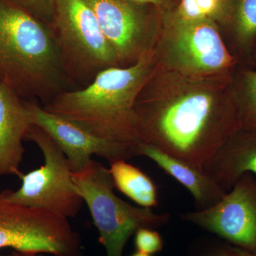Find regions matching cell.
I'll use <instances>...</instances> for the list:
<instances>
[{"label":"cell","instance_id":"obj_20","mask_svg":"<svg viewBox=\"0 0 256 256\" xmlns=\"http://www.w3.org/2000/svg\"><path fill=\"white\" fill-rule=\"evenodd\" d=\"M44 22L52 24L55 0H6Z\"/></svg>","mask_w":256,"mask_h":256},{"label":"cell","instance_id":"obj_17","mask_svg":"<svg viewBox=\"0 0 256 256\" xmlns=\"http://www.w3.org/2000/svg\"><path fill=\"white\" fill-rule=\"evenodd\" d=\"M232 86L242 128L256 130V69L238 66Z\"/></svg>","mask_w":256,"mask_h":256},{"label":"cell","instance_id":"obj_16","mask_svg":"<svg viewBox=\"0 0 256 256\" xmlns=\"http://www.w3.org/2000/svg\"><path fill=\"white\" fill-rule=\"evenodd\" d=\"M110 164L114 188L139 206L152 208L158 206V188L148 175L126 160H116Z\"/></svg>","mask_w":256,"mask_h":256},{"label":"cell","instance_id":"obj_9","mask_svg":"<svg viewBox=\"0 0 256 256\" xmlns=\"http://www.w3.org/2000/svg\"><path fill=\"white\" fill-rule=\"evenodd\" d=\"M118 58L120 67L134 65L154 50L165 11L130 0H85Z\"/></svg>","mask_w":256,"mask_h":256},{"label":"cell","instance_id":"obj_2","mask_svg":"<svg viewBox=\"0 0 256 256\" xmlns=\"http://www.w3.org/2000/svg\"><path fill=\"white\" fill-rule=\"evenodd\" d=\"M156 64L152 50L134 65L102 70L86 86L62 90L42 106L97 137L137 148L141 142L134 105Z\"/></svg>","mask_w":256,"mask_h":256},{"label":"cell","instance_id":"obj_13","mask_svg":"<svg viewBox=\"0 0 256 256\" xmlns=\"http://www.w3.org/2000/svg\"><path fill=\"white\" fill-rule=\"evenodd\" d=\"M202 169L226 192L245 173L256 176V130L239 129L204 163Z\"/></svg>","mask_w":256,"mask_h":256},{"label":"cell","instance_id":"obj_5","mask_svg":"<svg viewBox=\"0 0 256 256\" xmlns=\"http://www.w3.org/2000/svg\"><path fill=\"white\" fill-rule=\"evenodd\" d=\"M72 180L90 210L106 256H122L128 240L138 229L160 228L171 220L169 214L156 213L120 198L110 170L95 160L82 171L72 172Z\"/></svg>","mask_w":256,"mask_h":256},{"label":"cell","instance_id":"obj_15","mask_svg":"<svg viewBox=\"0 0 256 256\" xmlns=\"http://www.w3.org/2000/svg\"><path fill=\"white\" fill-rule=\"evenodd\" d=\"M136 156L149 158L181 184L191 194L197 210L213 206L226 193L200 168L170 156L151 144L140 143L136 148Z\"/></svg>","mask_w":256,"mask_h":256},{"label":"cell","instance_id":"obj_10","mask_svg":"<svg viewBox=\"0 0 256 256\" xmlns=\"http://www.w3.org/2000/svg\"><path fill=\"white\" fill-rule=\"evenodd\" d=\"M180 218L256 254V176L245 173L214 205L184 214Z\"/></svg>","mask_w":256,"mask_h":256},{"label":"cell","instance_id":"obj_14","mask_svg":"<svg viewBox=\"0 0 256 256\" xmlns=\"http://www.w3.org/2000/svg\"><path fill=\"white\" fill-rule=\"evenodd\" d=\"M214 20L238 65L254 68L252 55L256 43V0H222Z\"/></svg>","mask_w":256,"mask_h":256},{"label":"cell","instance_id":"obj_8","mask_svg":"<svg viewBox=\"0 0 256 256\" xmlns=\"http://www.w3.org/2000/svg\"><path fill=\"white\" fill-rule=\"evenodd\" d=\"M82 256V239L68 220L8 201L0 192V249Z\"/></svg>","mask_w":256,"mask_h":256},{"label":"cell","instance_id":"obj_3","mask_svg":"<svg viewBox=\"0 0 256 256\" xmlns=\"http://www.w3.org/2000/svg\"><path fill=\"white\" fill-rule=\"evenodd\" d=\"M0 85L41 106L70 86L52 26L6 0H0Z\"/></svg>","mask_w":256,"mask_h":256},{"label":"cell","instance_id":"obj_6","mask_svg":"<svg viewBox=\"0 0 256 256\" xmlns=\"http://www.w3.org/2000/svg\"><path fill=\"white\" fill-rule=\"evenodd\" d=\"M60 66L70 86H86L118 58L85 0H55L52 24Z\"/></svg>","mask_w":256,"mask_h":256},{"label":"cell","instance_id":"obj_23","mask_svg":"<svg viewBox=\"0 0 256 256\" xmlns=\"http://www.w3.org/2000/svg\"><path fill=\"white\" fill-rule=\"evenodd\" d=\"M46 254L43 252H22L13 250L10 254L3 256H47Z\"/></svg>","mask_w":256,"mask_h":256},{"label":"cell","instance_id":"obj_22","mask_svg":"<svg viewBox=\"0 0 256 256\" xmlns=\"http://www.w3.org/2000/svg\"><path fill=\"white\" fill-rule=\"evenodd\" d=\"M140 4L153 5L163 11H169L174 9V0H130Z\"/></svg>","mask_w":256,"mask_h":256},{"label":"cell","instance_id":"obj_24","mask_svg":"<svg viewBox=\"0 0 256 256\" xmlns=\"http://www.w3.org/2000/svg\"><path fill=\"white\" fill-rule=\"evenodd\" d=\"M252 66H254V68L256 69V43L255 45V48H254V52H252Z\"/></svg>","mask_w":256,"mask_h":256},{"label":"cell","instance_id":"obj_19","mask_svg":"<svg viewBox=\"0 0 256 256\" xmlns=\"http://www.w3.org/2000/svg\"><path fill=\"white\" fill-rule=\"evenodd\" d=\"M222 0H178L174 12L188 20L210 18L214 20L220 11Z\"/></svg>","mask_w":256,"mask_h":256},{"label":"cell","instance_id":"obj_11","mask_svg":"<svg viewBox=\"0 0 256 256\" xmlns=\"http://www.w3.org/2000/svg\"><path fill=\"white\" fill-rule=\"evenodd\" d=\"M32 124L42 128L63 151L72 172L84 170L94 156L111 163L136 156V148L97 137L78 124L48 112L40 104L26 101Z\"/></svg>","mask_w":256,"mask_h":256},{"label":"cell","instance_id":"obj_7","mask_svg":"<svg viewBox=\"0 0 256 256\" xmlns=\"http://www.w3.org/2000/svg\"><path fill=\"white\" fill-rule=\"evenodd\" d=\"M25 141L34 142L41 150L44 163L20 178L16 191L6 190L8 201L38 208L68 220L78 215L84 204L72 180V170L66 156L46 131L35 124L28 129Z\"/></svg>","mask_w":256,"mask_h":256},{"label":"cell","instance_id":"obj_25","mask_svg":"<svg viewBox=\"0 0 256 256\" xmlns=\"http://www.w3.org/2000/svg\"><path fill=\"white\" fill-rule=\"evenodd\" d=\"M131 256H152L151 255H149V254H144V252H136L134 254H133Z\"/></svg>","mask_w":256,"mask_h":256},{"label":"cell","instance_id":"obj_12","mask_svg":"<svg viewBox=\"0 0 256 256\" xmlns=\"http://www.w3.org/2000/svg\"><path fill=\"white\" fill-rule=\"evenodd\" d=\"M32 124L26 101L0 85V178L22 175L23 142Z\"/></svg>","mask_w":256,"mask_h":256},{"label":"cell","instance_id":"obj_1","mask_svg":"<svg viewBox=\"0 0 256 256\" xmlns=\"http://www.w3.org/2000/svg\"><path fill=\"white\" fill-rule=\"evenodd\" d=\"M232 82L229 76L188 75L156 64L134 105L140 143L202 169L242 128Z\"/></svg>","mask_w":256,"mask_h":256},{"label":"cell","instance_id":"obj_21","mask_svg":"<svg viewBox=\"0 0 256 256\" xmlns=\"http://www.w3.org/2000/svg\"><path fill=\"white\" fill-rule=\"evenodd\" d=\"M134 245L138 252L152 256L162 250L164 240L154 229L141 228L134 234Z\"/></svg>","mask_w":256,"mask_h":256},{"label":"cell","instance_id":"obj_18","mask_svg":"<svg viewBox=\"0 0 256 256\" xmlns=\"http://www.w3.org/2000/svg\"><path fill=\"white\" fill-rule=\"evenodd\" d=\"M184 256H256V254L210 234L194 239L188 244Z\"/></svg>","mask_w":256,"mask_h":256},{"label":"cell","instance_id":"obj_4","mask_svg":"<svg viewBox=\"0 0 256 256\" xmlns=\"http://www.w3.org/2000/svg\"><path fill=\"white\" fill-rule=\"evenodd\" d=\"M173 10L163 16L154 48L156 65L188 75L234 76L238 62L227 48L215 20H184Z\"/></svg>","mask_w":256,"mask_h":256}]
</instances>
